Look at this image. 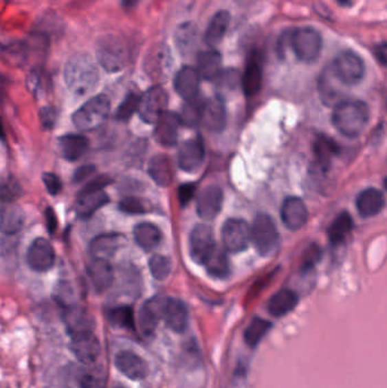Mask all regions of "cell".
Returning a JSON list of instances; mask_svg holds the SVG:
<instances>
[{
    "instance_id": "obj_37",
    "label": "cell",
    "mask_w": 387,
    "mask_h": 388,
    "mask_svg": "<svg viewBox=\"0 0 387 388\" xmlns=\"http://www.w3.org/2000/svg\"><path fill=\"white\" fill-rule=\"evenodd\" d=\"M270 328H272L270 321L259 317H254L247 325V330H244V341L247 343V345L251 349L257 347L258 344L266 336Z\"/></svg>"
},
{
    "instance_id": "obj_34",
    "label": "cell",
    "mask_w": 387,
    "mask_h": 388,
    "mask_svg": "<svg viewBox=\"0 0 387 388\" xmlns=\"http://www.w3.org/2000/svg\"><path fill=\"white\" fill-rule=\"evenodd\" d=\"M198 72L205 80H215L221 76V56L217 50L209 49L198 56Z\"/></svg>"
},
{
    "instance_id": "obj_4",
    "label": "cell",
    "mask_w": 387,
    "mask_h": 388,
    "mask_svg": "<svg viewBox=\"0 0 387 388\" xmlns=\"http://www.w3.org/2000/svg\"><path fill=\"white\" fill-rule=\"evenodd\" d=\"M111 109V102L104 95H99L85 102L75 111L72 121L81 130H92L104 124Z\"/></svg>"
},
{
    "instance_id": "obj_27",
    "label": "cell",
    "mask_w": 387,
    "mask_h": 388,
    "mask_svg": "<svg viewBox=\"0 0 387 388\" xmlns=\"http://www.w3.org/2000/svg\"><path fill=\"white\" fill-rule=\"evenodd\" d=\"M230 22H231V15L228 10H219L212 17L205 33V43L212 49L217 47L224 39Z\"/></svg>"
},
{
    "instance_id": "obj_54",
    "label": "cell",
    "mask_w": 387,
    "mask_h": 388,
    "mask_svg": "<svg viewBox=\"0 0 387 388\" xmlns=\"http://www.w3.org/2000/svg\"><path fill=\"white\" fill-rule=\"evenodd\" d=\"M374 55L382 66L387 67V43H382L375 47Z\"/></svg>"
},
{
    "instance_id": "obj_43",
    "label": "cell",
    "mask_w": 387,
    "mask_h": 388,
    "mask_svg": "<svg viewBox=\"0 0 387 388\" xmlns=\"http://www.w3.org/2000/svg\"><path fill=\"white\" fill-rule=\"evenodd\" d=\"M150 273L157 281H164L168 277L172 271V262L170 259L162 255H155L149 260Z\"/></svg>"
},
{
    "instance_id": "obj_38",
    "label": "cell",
    "mask_w": 387,
    "mask_h": 388,
    "mask_svg": "<svg viewBox=\"0 0 387 388\" xmlns=\"http://www.w3.org/2000/svg\"><path fill=\"white\" fill-rule=\"evenodd\" d=\"M206 102L200 97L186 100V104L182 109V114L179 115L181 121L186 126H197L202 122V116L205 111Z\"/></svg>"
},
{
    "instance_id": "obj_42",
    "label": "cell",
    "mask_w": 387,
    "mask_h": 388,
    "mask_svg": "<svg viewBox=\"0 0 387 388\" xmlns=\"http://www.w3.org/2000/svg\"><path fill=\"white\" fill-rule=\"evenodd\" d=\"M66 323L72 335L78 332H83V330H91L90 328L91 320L89 318L88 315L81 309L71 308L66 315Z\"/></svg>"
},
{
    "instance_id": "obj_22",
    "label": "cell",
    "mask_w": 387,
    "mask_h": 388,
    "mask_svg": "<svg viewBox=\"0 0 387 388\" xmlns=\"http://www.w3.org/2000/svg\"><path fill=\"white\" fill-rule=\"evenodd\" d=\"M385 196L379 190L375 187L364 190L359 193L355 200V206L358 209L359 214L364 217H374L381 214L382 210L385 208Z\"/></svg>"
},
{
    "instance_id": "obj_50",
    "label": "cell",
    "mask_w": 387,
    "mask_h": 388,
    "mask_svg": "<svg viewBox=\"0 0 387 388\" xmlns=\"http://www.w3.org/2000/svg\"><path fill=\"white\" fill-rule=\"evenodd\" d=\"M195 193V184L189 183V184H183V185L179 186L177 196H179V203H181V206H186V205L191 201V199H192Z\"/></svg>"
},
{
    "instance_id": "obj_32",
    "label": "cell",
    "mask_w": 387,
    "mask_h": 388,
    "mask_svg": "<svg viewBox=\"0 0 387 388\" xmlns=\"http://www.w3.org/2000/svg\"><path fill=\"white\" fill-rule=\"evenodd\" d=\"M108 201H109V198L102 191L80 193L75 209L81 218H89L97 212L98 209L104 206Z\"/></svg>"
},
{
    "instance_id": "obj_49",
    "label": "cell",
    "mask_w": 387,
    "mask_h": 388,
    "mask_svg": "<svg viewBox=\"0 0 387 388\" xmlns=\"http://www.w3.org/2000/svg\"><path fill=\"white\" fill-rule=\"evenodd\" d=\"M111 182V180L109 177L106 176V175H101V176L93 179L91 182H89L80 193H92L102 191L104 186H107Z\"/></svg>"
},
{
    "instance_id": "obj_15",
    "label": "cell",
    "mask_w": 387,
    "mask_h": 388,
    "mask_svg": "<svg viewBox=\"0 0 387 388\" xmlns=\"http://www.w3.org/2000/svg\"><path fill=\"white\" fill-rule=\"evenodd\" d=\"M205 158V148L201 137L186 141L179 150V165L186 173H195L201 167Z\"/></svg>"
},
{
    "instance_id": "obj_59",
    "label": "cell",
    "mask_w": 387,
    "mask_h": 388,
    "mask_svg": "<svg viewBox=\"0 0 387 388\" xmlns=\"http://www.w3.org/2000/svg\"><path fill=\"white\" fill-rule=\"evenodd\" d=\"M386 104H387V98H386Z\"/></svg>"
},
{
    "instance_id": "obj_48",
    "label": "cell",
    "mask_w": 387,
    "mask_h": 388,
    "mask_svg": "<svg viewBox=\"0 0 387 388\" xmlns=\"http://www.w3.org/2000/svg\"><path fill=\"white\" fill-rule=\"evenodd\" d=\"M43 183H45V185H46V189L49 194L57 196V194L60 192V190H62V182H60L58 177L56 176L55 174H43Z\"/></svg>"
},
{
    "instance_id": "obj_41",
    "label": "cell",
    "mask_w": 387,
    "mask_h": 388,
    "mask_svg": "<svg viewBox=\"0 0 387 388\" xmlns=\"http://www.w3.org/2000/svg\"><path fill=\"white\" fill-rule=\"evenodd\" d=\"M108 320L113 326L124 330H134L135 320H134L133 310L127 306L116 307L111 309L108 313Z\"/></svg>"
},
{
    "instance_id": "obj_55",
    "label": "cell",
    "mask_w": 387,
    "mask_h": 388,
    "mask_svg": "<svg viewBox=\"0 0 387 388\" xmlns=\"http://www.w3.org/2000/svg\"><path fill=\"white\" fill-rule=\"evenodd\" d=\"M46 220L49 233L52 234L57 229V218H56L55 212L50 207L46 209Z\"/></svg>"
},
{
    "instance_id": "obj_44",
    "label": "cell",
    "mask_w": 387,
    "mask_h": 388,
    "mask_svg": "<svg viewBox=\"0 0 387 388\" xmlns=\"http://www.w3.org/2000/svg\"><path fill=\"white\" fill-rule=\"evenodd\" d=\"M141 98L135 93H130L126 98L124 99L121 106L118 107L116 117L120 121H126L135 111H139L140 107Z\"/></svg>"
},
{
    "instance_id": "obj_16",
    "label": "cell",
    "mask_w": 387,
    "mask_h": 388,
    "mask_svg": "<svg viewBox=\"0 0 387 388\" xmlns=\"http://www.w3.org/2000/svg\"><path fill=\"white\" fill-rule=\"evenodd\" d=\"M27 264L33 271H47L54 266L55 252L46 238H36L27 251Z\"/></svg>"
},
{
    "instance_id": "obj_14",
    "label": "cell",
    "mask_w": 387,
    "mask_h": 388,
    "mask_svg": "<svg viewBox=\"0 0 387 388\" xmlns=\"http://www.w3.org/2000/svg\"><path fill=\"white\" fill-rule=\"evenodd\" d=\"M282 222L292 232L299 231L308 220V209L302 199L298 196H287L280 209Z\"/></svg>"
},
{
    "instance_id": "obj_31",
    "label": "cell",
    "mask_w": 387,
    "mask_h": 388,
    "mask_svg": "<svg viewBox=\"0 0 387 388\" xmlns=\"http://www.w3.org/2000/svg\"><path fill=\"white\" fill-rule=\"evenodd\" d=\"M87 137L78 134H69L59 139V149L63 157L69 161H76L88 150Z\"/></svg>"
},
{
    "instance_id": "obj_47",
    "label": "cell",
    "mask_w": 387,
    "mask_h": 388,
    "mask_svg": "<svg viewBox=\"0 0 387 388\" xmlns=\"http://www.w3.org/2000/svg\"><path fill=\"white\" fill-rule=\"evenodd\" d=\"M19 196H20V186L15 181L8 179L7 182L3 183V190H1L3 203H10L16 199Z\"/></svg>"
},
{
    "instance_id": "obj_19",
    "label": "cell",
    "mask_w": 387,
    "mask_h": 388,
    "mask_svg": "<svg viewBox=\"0 0 387 388\" xmlns=\"http://www.w3.org/2000/svg\"><path fill=\"white\" fill-rule=\"evenodd\" d=\"M164 320L173 332L184 333L189 325V310L186 304L179 299H167Z\"/></svg>"
},
{
    "instance_id": "obj_56",
    "label": "cell",
    "mask_w": 387,
    "mask_h": 388,
    "mask_svg": "<svg viewBox=\"0 0 387 388\" xmlns=\"http://www.w3.org/2000/svg\"><path fill=\"white\" fill-rule=\"evenodd\" d=\"M341 6L351 7L357 3V0H336Z\"/></svg>"
},
{
    "instance_id": "obj_2",
    "label": "cell",
    "mask_w": 387,
    "mask_h": 388,
    "mask_svg": "<svg viewBox=\"0 0 387 388\" xmlns=\"http://www.w3.org/2000/svg\"><path fill=\"white\" fill-rule=\"evenodd\" d=\"M64 78L73 93L85 95L96 88L99 73L90 56L78 54L71 57L69 62H66Z\"/></svg>"
},
{
    "instance_id": "obj_46",
    "label": "cell",
    "mask_w": 387,
    "mask_h": 388,
    "mask_svg": "<svg viewBox=\"0 0 387 388\" xmlns=\"http://www.w3.org/2000/svg\"><path fill=\"white\" fill-rule=\"evenodd\" d=\"M322 257V250L317 244H311L309 248L307 249L303 255L302 264H301V271H308L315 267L316 264L318 262L319 259Z\"/></svg>"
},
{
    "instance_id": "obj_33",
    "label": "cell",
    "mask_w": 387,
    "mask_h": 388,
    "mask_svg": "<svg viewBox=\"0 0 387 388\" xmlns=\"http://www.w3.org/2000/svg\"><path fill=\"white\" fill-rule=\"evenodd\" d=\"M198 38V27L195 23L192 22L182 23L176 30V47L183 55H189L197 49Z\"/></svg>"
},
{
    "instance_id": "obj_1",
    "label": "cell",
    "mask_w": 387,
    "mask_h": 388,
    "mask_svg": "<svg viewBox=\"0 0 387 388\" xmlns=\"http://www.w3.org/2000/svg\"><path fill=\"white\" fill-rule=\"evenodd\" d=\"M368 122L369 108L366 102L345 99L333 108V125L343 137L355 139L362 135Z\"/></svg>"
},
{
    "instance_id": "obj_52",
    "label": "cell",
    "mask_w": 387,
    "mask_h": 388,
    "mask_svg": "<svg viewBox=\"0 0 387 388\" xmlns=\"http://www.w3.org/2000/svg\"><path fill=\"white\" fill-rule=\"evenodd\" d=\"M95 166H92V165H85V166L80 167L75 170L74 175H73V182L81 183L82 181L91 176L92 174L95 173Z\"/></svg>"
},
{
    "instance_id": "obj_39",
    "label": "cell",
    "mask_w": 387,
    "mask_h": 388,
    "mask_svg": "<svg viewBox=\"0 0 387 388\" xmlns=\"http://www.w3.org/2000/svg\"><path fill=\"white\" fill-rule=\"evenodd\" d=\"M23 225V214L20 207L3 205L1 212V229L7 234L20 232Z\"/></svg>"
},
{
    "instance_id": "obj_9",
    "label": "cell",
    "mask_w": 387,
    "mask_h": 388,
    "mask_svg": "<svg viewBox=\"0 0 387 388\" xmlns=\"http://www.w3.org/2000/svg\"><path fill=\"white\" fill-rule=\"evenodd\" d=\"M221 236L226 250L238 253L244 251L250 243L251 229L243 219H228L223 226Z\"/></svg>"
},
{
    "instance_id": "obj_5",
    "label": "cell",
    "mask_w": 387,
    "mask_h": 388,
    "mask_svg": "<svg viewBox=\"0 0 387 388\" xmlns=\"http://www.w3.org/2000/svg\"><path fill=\"white\" fill-rule=\"evenodd\" d=\"M251 241L259 255L267 257L276 250L278 232L273 218L267 214H258L251 227Z\"/></svg>"
},
{
    "instance_id": "obj_3",
    "label": "cell",
    "mask_w": 387,
    "mask_h": 388,
    "mask_svg": "<svg viewBox=\"0 0 387 388\" xmlns=\"http://www.w3.org/2000/svg\"><path fill=\"white\" fill-rule=\"evenodd\" d=\"M96 54L98 62L107 72H118L129 62L127 45L116 36H101L96 46Z\"/></svg>"
},
{
    "instance_id": "obj_8",
    "label": "cell",
    "mask_w": 387,
    "mask_h": 388,
    "mask_svg": "<svg viewBox=\"0 0 387 388\" xmlns=\"http://www.w3.org/2000/svg\"><path fill=\"white\" fill-rule=\"evenodd\" d=\"M168 97L165 90L159 85L150 88L148 91L141 97L139 115L141 119L148 124H156L162 115L165 113Z\"/></svg>"
},
{
    "instance_id": "obj_51",
    "label": "cell",
    "mask_w": 387,
    "mask_h": 388,
    "mask_svg": "<svg viewBox=\"0 0 387 388\" xmlns=\"http://www.w3.org/2000/svg\"><path fill=\"white\" fill-rule=\"evenodd\" d=\"M78 384L81 388H104L102 379L95 374H85L81 376Z\"/></svg>"
},
{
    "instance_id": "obj_53",
    "label": "cell",
    "mask_w": 387,
    "mask_h": 388,
    "mask_svg": "<svg viewBox=\"0 0 387 388\" xmlns=\"http://www.w3.org/2000/svg\"><path fill=\"white\" fill-rule=\"evenodd\" d=\"M40 116H41V121H43L45 128H52L54 124H55L56 114L55 111L52 108H43Z\"/></svg>"
},
{
    "instance_id": "obj_40",
    "label": "cell",
    "mask_w": 387,
    "mask_h": 388,
    "mask_svg": "<svg viewBox=\"0 0 387 388\" xmlns=\"http://www.w3.org/2000/svg\"><path fill=\"white\" fill-rule=\"evenodd\" d=\"M205 266L209 274L218 278L226 277L230 271L228 255L219 248H216L215 251L209 255Z\"/></svg>"
},
{
    "instance_id": "obj_57",
    "label": "cell",
    "mask_w": 387,
    "mask_h": 388,
    "mask_svg": "<svg viewBox=\"0 0 387 388\" xmlns=\"http://www.w3.org/2000/svg\"><path fill=\"white\" fill-rule=\"evenodd\" d=\"M137 0H123V5L124 7H130L134 6L135 3H137Z\"/></svg>"
},
{
    "instance_id": "obj_11",
    "label": "cell",
    "mask_w": 387,
    "mask_h": 388,
    "mask_svg": "<svg viewBox=\"0 0 387 388\" xmlns=\"http://www.w3.org/2000/svg\"><path fill=\"white\" fill-rule=\"evenodd\" d=\"M71 351L80 363L90 365L100 356V342L92 330L78 332L72 335Z\"/></svg>"
},
{
    "instance_id": "obj_29",
    "label": "cell",
    "mask_w": 387,
    "mask_h": 388,
    "mask_svg": "<svg viewBox=\"0 0 387 388\" xmlns=\"http://www.w3.org/2000/svg\"><path fill=\"white\" fill-rule=\"evenodd\" d=\"M339 144L325 134H319L313 141V154L319 166L324 170H329L333 158L339 155Z\"/></svg>"
},
{
    "instance_id": "obj_28",
    "label": "cell",
    "mask_w": 387,
    "mask_h": 388,
    "mask_svg": "<svg viewBox=\"0 0 387 388\" xmlns=\"http://www.w3.org/2000/svg\"><path fill=\"white\" fill-rule=\"evenodd\" d=\"M89 277L98 292H104L114 281V271L104 259H93L88 267Z\"/></svg>"
},
{
    "instance_id": "obj_35",
    "label": "cell",
    "mask_w": 387,
    "mask_h": 388,
    "mask_svg": "<svg viewBox=\"0 0 387 388\" xmlns=\"http://www.w3.org/2000/svg\"><path fill=\"white\" fill-rule=\"evenodd\" d=\"M353 229V219L348 212H341L329 226V238L333 245H340L346 240Z\"/></svg>"
},
{
    "instance_id": "obj_13",
    "label": "cell",
    "mask_w": 387,
    "mask_h": 388,
    "mask_svg": "<svg viewBox=\"0 0 387 388\" xmlns=\"http://www.w3.org/2000/svg\"><path fill=\"white\" fill-rule=\"evenodd\" d=\"M114 363L122 375L134 382L146 378L149 372L146 360L132 351L118 352L115 356Z\"/></svg>"
},
{
    "instance_id": "obj_36",
    "label": "cell",
    "mask_w": 387,
    "mask_h": 388,
    "mask_svg": "<svg viewBox=\"0 0 387 388\" xmlns=\"http://www.w3.org/2000/svg\"><path fill=\"white\" fill-rule=\"evenodd\" d=\"M134 238L141 248L149 251L156 248L162 241V233L156 226L150 222H141L134 227Z\"/></svg>"
},
{
    "instance_id": "obj_23",
    "label": "cell",
    "mask_w": 387,
    "mask_h": 388,
    "mask_svg": "<svg viewBox=\"0 0 387 388\" xmlns=\"http://www.w3.org/2000/svg\"><path fill=\"white\" fill-rule=\"evenodd\" d=\"M241 82L244 95L247 97L257 95L261 90L263 83V67L258 54H252L250 58L247 59Z\"/></svg>"
},
{
    "instance_id": "obj_12",
    "label": "cell",
    "mask_w": 387,
    "mask_h": 388,
    "mask_svg": "<svg viewBox=\"0 0 387 388\" xmlns=\"http://www.w3.org/2000/svg\"><path fill=\"white\" fill-rule=\"evenodd\" d=\"M167 297H155L144 302L139 312V327L144 336L155 333L160 320L164 319Z\"/></svg>"
},
{
    "instance_id": "obj_45",
    "label": "cell",
    "mask_w": 387,
    "mask_h": 388,
    "mask_svg": "<svg viewBox=\"0 0 387 388\" xmlns=\"http://www.w3.org/2000/svg\"><path fill=\"white\" fill-rule=\"evenodd\" d=\"M118 208L121 212L129 214V215H142L146 212L144 203L140 199L133 198V196H129L122 200L118 205Z\"/></svg>"
},
{
    "instance_id": "obj_30",
    "label": "cell",
    "mask_w": 387,
    "mask_h": 388,
    "mask_svg": "<svg viewBox=\"0 0 387 388\" xmlns=\"http://www.w3.org/2000/svg\"><path fill=\"white\" fill-rule=\"evenodd\" d=\"M123 236L120 234H104L96 238L91 242L90 250L95 259L107 260L121 248Z\"/></svg>"
},
{
    "instance_id": "obj_58",
    "label": "cell",
    "mask_w": 387,
    "mask_h": 388,
    "mask_svg": "<svg viewBox=\"0 0 387 388\" xmlns=\"http://www.w3.org/2000/svg\"><path fill=\"white\" fill-rule=\"evenodd\" d=\"M384 187H385V190H386V191H387V177L384 180Z\"/></svg>"
},
{
    "instance_id": "obj_17",
    "label": "cell",
    "mask_w": 387,
    "mask_h": 388,
    "mask_svg": "<svg viewBox=\"0 0 387 388\" xmlns=\"http://www.w3.org/2000/svg\"><path fill=\"white\" fill-rule=\"evenodd\" d=\"M223 203V191L218 186L212 185L202 190L197 203V212L203 220H212L219 214Z\"/></svg>"
},
{
    "instance_id": "obj_25",
    "label": "cell",
    "mask_w": 387,
    "mask_h": 388,
    "mask_svg": "<svg viewBox=\"0 0 387 388\" xmlns=\"http://www.w3.org/2000/svg\"><path fill=\"white\" fill-rule=\"evenodd\" d=\"M298 304H299L298 294L294 290L283 288L270 297L267 304V310L272 316L280 318L294 310Z\"/></svg>"
},
{
    "instance_id": "obj_21",
    "label": "cell",
    "mask_w": 387,
    "mask_h": 388,
    "mask_svg": "<svg viewBox=\"0 0 387 388\" xmlns=\"http://www.w3.org/2000/svg\"><path fill=\"white\" fill-rule=\"evenodd\" d=\"M339 85H344L336 78L335 74L333 72L332 67L329 66V69H326L322 73L320 78H319V95L322 102L326 106L335 107L336 104L343 102L345 99H342V91L340 90Z\"/></svg>"
},
{
    "instance_id": "obj_24",
    "label": "cell",
    "mask_w": 387,
    "mask_h": 388,
    "mask_svg": "<svg viewBox=\"0 0 387 388\" xmlns=\"http://www.w3.org/2000/svg\"><path fill=\"white\" fill-rule=\"evenodd\" d=\"M226 108L224 102L219 97L210 99L206 102L205 111L202 116V123L206 128L212 132H221L226 126Z\"/></svg>"
},
{
    "instance_id": "obj_20",
    "label": "cell",
    "mask_w": 387,
    "mask_h": 388,
    "mask_svg": "<svg viewBox=\"0 0 387 388\" xmlns=\"http://www.w3.org/2000/svg\"><path fill=\"white\" fill-rule=\"evenodd\" d=\"M200 74L192 66H184L179 69L174 80V87L179 97L186 100L198 97Z\"/></svg>"
},
{
    "instance_id": "obj_18",
    "label": "cell",
    "mask_w": 387,
    "mask_h": 388,
    "mask_svg": "<svg viewBox=\"0 0 387 388\" xmlns=\"http://www.w3.org/2000/svg\"><path fill=\"white\" fill-rule=\"evenodd\" d=\"M182 124L181 117L175 113L165 111L156 123L155 137L162 146L172 147L177 141L179 125Z\"/></svg>"
},
{
    "instance_id": "obj_10",
    "label": "cell",
    "mask_w": 387,
    "mask_h": 388,
    "mask_svg": "<svg viewBox=\"0 0 387 388\" xmlns=\"http://www.w3.org/2000/svg\"><path fill=\"white\" fill-rule=\"evenodd\" d=\"M216 248L212 229L206 224L195 226L190 235V255L195 264H205Z\"/></svg>"
},
{
    "instance_id": "obj_6",
    "label": "cell",
    "mask_w": 387,
    "mask_h": 388,
    "mask_svg": "<svg viewBox=\"0 0 387 388\" xmlns=\"http://www.w3.org/2000/svg\"><path fill=\"white\" fill-rule=\"evenodd\" d=\"M322 46V36L313 27H299L291 36L293 52L301 62H315L320 55Z\"/></svg>"
},
{
    "instance_id": "obj_7",
    "label": "cell",
    "mask_w": 387,
    "mask_h": 388,
    "mask_svg": "<svg viewBox=\"0 0 387 388\" xmlns=\"http://www.w3.org/2000/svg\"><path fill=\"white\" fill-rule=\"evenodd\" d=\"M331 67L336 78H339L345 87L358 84L359 82L364 78V72H366L362 59L352 52H344L340 54L334 59Z\"/></svg>"
},
{
    "instance_id": "obj_26",
    "label": "cell",
    "mask_w": 387,
    "mask_h": 388,
    "mask_svg": "<svg viewBox=\"0 0 387 388\" xmlns=\"http://www.w3.org/2000/svg\"><path fill=\"white\" fill-rule=\"evenodd\" d=\"M150 177L157 183V185L170 186L174 179V170L170 158L166 155L159 154L153 156L148 165Z\"/></svg>"
}]
</instances>
